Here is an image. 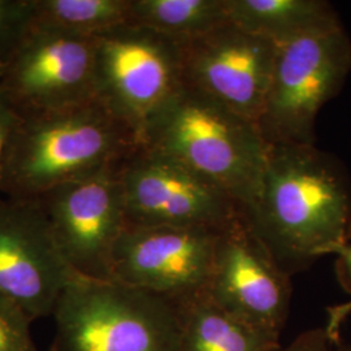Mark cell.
Returning <instances> with one entry per match:
<instances>
[{
	"mask_svg": "<svg viewBox=\"0 0 351 351\" xmlns=\"http://www.w3.org/2000/svg\"><path fill=\"white\" fill-rule=\"evenodd\" d=\"M242 215L291 277L350 243V178L315 145H269L258 195Z\"/></svg>",
	"mask_w": 351,
	"mask_h": 351,
	"instance_id": "cell-1",
	"label": "cell"
},
{
	"mask_svg": "<svg viewBox=\"0 0 351 351\" xmlns=\"http://www.w3.org/2000/svg\"><path fill=\"white\" fill-rule=\"evenodd\" d=\"M141 147L98 99L21 114L0 180V194L38 201L51 190L119 165Z\"/></svg>",
	"mask_w": 351,
	"mask_h": 351,
	"instance_id": "cell-2",
	"label": "cell"
},
{
	"mask_svg": "<svg viewBox=\"0 0 351 351\" xmlns=\"http://www.w3.org/2000/svg\"><path fill=\"white\" fill-rule=\"evenodd\" d=\"M143 147L208 178L243 211L258 195L269 143L254 121L185 85L151 125Z\"/></svg>",
	"mask_w": 351,
	"mask_h": 351,
	"instance_id": "cell-3",
	"label": "cell"
},
{
	"mask_svg": "<svg viewBox=\"0 0 351 351\" xmlns=\"http://www.w3.org/2000/svg\"><path fill=\"white\" fill-rule=\"evenodd\" d=\"M53 351H176L175 302L114 278L75 274L53 311Z\"/></svg>",
	"mask_w": 351,
	"mask_h": 351,
	"instance_id": "cell-4",
	"label": "cell"
},
{
	"mask_svg": "<svg viewBox=\"0 0 351 351\" xmlns=\"http://www.w3.org/2000/svg\"><path fill=\"white\" fill-rule=\"evenodd\" d=\"M351 72V39L336 20L277 45L263 110L256 121L269 145H315L320 110Z\"/></svg>",
	"mask_w": 351,
	"mask_h": 351,
	"instance_id": "cell-5",
	"label": "cell"
},
{
	"mask_svg": "<svg viewBox=\"0 0 351 351\" xmlns=\"http://www.w3.org/2000/svg\"><path fill=\"white\" fill-rule=\"evenodd\" d=\"M95 42L97 99L143 146L151 125L186 85L181 42L133 24Z\"/></svg>",
	"mask_w": 351,
	"mask_h": 351,
	"instance_id": "cell-6",
	"label": "cell"
},
{
	"mask_svg": "<svg viewBox=\"0 0 351 351\" xmlns=\"http://www.w3.org/2000/svg\"><path fill=\"white\" fill-rule=\"evenodd\" d=\"M126 228L223 229L242 208L213 181L165 154L141 146L119 167Z\"/></svg>",
	"mask_w": 351,
	"mask_h": 351,
	"instance_id": "cell-7",
	"label": "cell"
},
{
	"mask_svg": "<svg viewBox=\"0 0 351 351\" xmlns=\"http://www.w3.org/2000/svg\"><path fill=\"white\" fill-rule=\"evenodd\" d=\"M97 42L33 25L0 66V88L20 114L51 112L97 99Z\"/></svg>",
	"mask_w": 351,
	"mask_h": 351,
	"instance_id": "cell-8",
	"label": "cell"
},
{
	"mask_svg": "<svg viewBox=\"0 0 351 351\" xmlns=\"http://www.w3.org/2000/svg\"><path fill=\"white\" fill-rule=\"evenodd\" d=\"M120 164L38 199L65 261L78 275L111 278L113 250L126 228Z\"/></svg>",
	"mask_w": 351,
	"mask_h": 351,
	"instance_id": "cell-9",
	"label": "cell"
},
{
	"mask_svg": "<svg viewBox=\"0 0 351 351\" xmlns=\"http://www.w3.org/2000/svg\"><path fill=\"white\" fill-rule=\"evenodd\" d=\"M204 293L245 324L280 339L290 307V276L256 239L242 213L219 230Z\"/></svg>",
	"mask_w": 351,
	"mask_h": 351,
	"instance_id": "cell-10",
	"label": "cell"
},
{
	"mask_svg": "<svg viewBox=\"0 0 351 351\" xmlns=\"http://www.w3.org/2000/svg\"><path fill=\"white\" fill-rule=\"evenodd\" d=\"M219 230L125 228L113 250L111 278L175 303L201 294L213 274Z\"/></svg>",
	"mask_w": 351,
	"mask_h": 351,
	"instance_id": "cell-11",
	"label": "cell"
},
{
	"mask_svg": "<svg viewBox=\"0 0 351 351\" xmlns=\"http://www.w3.org/2000/svg\"><path fill=\"white\" fill-rule=\"evenodd\" d=\"M75 274L39 202L0 194V294L33 322L53 314Z\"/></svg>",
	"mask_w": 351,
	"mask_h": 351,
	"instance_id": "cell-12",
	"label": "cell"
},
{
	"mask_svg": "<svg viewBox=\"0 0 351 351\" xmlns=\"http://www.w3.org/2000/svg\"><path fill=\"white\" fill-rule=\"evenodd\" d=\"M185 84L256 124L272 75L277 45L229 20L181 42Z\"/></svg>",
	"mask_w": 351,
	"mask_h": 351,
	"instance_id": "cell-13",
	"label": "cell"
},
{
	"mask_svg": "<svg viewBox=\"0 0 351 351\" xmlns=\"http://www.w3.org/2000/svg\"><path fill=\"white\" fill-rule=\"evenodd\" d=\"M176 304L180 316L176 351H271L281 343L224 311L204 291Z\"/></svg>",
	"mask_w": 351,
	"mask_h": 351,
	"instance_id": "cell-14",
	"label": "cell"
},
{
	"mask_svg": "<svg viewBox=\"0 0 351 351\" xmlns=\"http://www.w3.org/2000/svg\"><path fill=\"white\" fill-rule=\"evenodd\" d=\"M228 19L242 30L276 45L339 20L323 0H226Z\"/></svg>",
	"mask_w": 351,
	"mask_h": 351,
	"instance_id": "cell-15",
	"label": "cell"
},
{
	"mask_svg": "<svg viewBox=\"0 0 351 351\" xmlns=\"http://www.w3.org/2000/svg\"><path fill=\"white\" fill-rule=\"evenodd\" d=\"M226 0H130V24L189 40L226 23Z\"/></svg>",
	"mask_w": 351,
	"mask_h": 351,
	"instance_id": "cell-16",
	"label": "cell"
},
{
	"mask_svg": "<svg viewBox=\"0 0 351 351\" xmlns=\"http://www.w3.org/2000/svg\"><path fill=\"white\" fill-rule=\"evenodd\" d=\"M34 25L98 37L130 24V0H34Z\"/></svg>",
	"mask_w": 351,
	"mask_h": 351,
	"instance_id": "cell-17",
	"label": "cell"
},
{
	"mask_svg": "<svg viewBox=\"0 0 351 351\" xmlns=\"http://www.w3.org/2000/svg\"><path fill=\"white\" fill-rule=\"evenodd\" d=\"M34 0H0V66L34 25Z\"/></svg>",
	"mask_w": 351,
	"mask_h": 351,
	"instance_id": "cell-18",
	"label": "cell"
},
{
	"mask_svg": "<svg viewBox=\"0 0 351 351\" xmlns=\"http://www.w3.org/2000/svg\"><path fill=\"white\" fill-rule=\"evenodd\" d=\"M30 323L24 311L0 294V351H38Z\"/></svg>",
	"mask_w": 351,
	"mask_h": 351,
	"instance_id": "cell-19",
	"label": "cell"
},
{
	"mask_svg": "<svg viewBox=\"0 0 351 351\" xmlns=\"http://www.w3.org/2000/svg\"><path fill=\"white\" fill-rule=\"evenodd\" d=\"M271 351H351V343L341 341L339 333L323 326L306 330L288 345L280 343Z\"/></svg>",
	"mask_w": 351,
	"mask_h": 351,
	"instance_id": "cell-20",
	"label": "cell"
},
{
	"mask_svg": "<svg viewBox=\"0 0 351 351\" xmlns=\"http://www.w3.org/2000/svg\"><path fill=\"white\" fill-rule=\"evenodd\" d=\"M20 121L21 114L0 88V180L14 132Z\"/></svg>",
	"mask_w": 351,
	"mask_h": 351,
	"instance_id": "cell-21",
	"label": "cell"
},
{
	"mask_svg": "<svg viewBox=\"0 0 351 351\" xmlns=\"http://www.w3.org/2000/svg\"><path fill=\"white\" fill-rule=\"evenodd\" d=\"M339 261H337V272H339V280L343 285V288L351 293V243L342 247L339 252L336 254ZM351 313V302L342 304L339 307H336L332 313L329 322L326 324V328L330 332L339 333V326L343 324V320L348 315Z\"/></svg>",
	"mask_w": 351,
	"mask_h": 351,
	"instance_id": "cell-22",
	"label": "cell"
}]
</instances>
